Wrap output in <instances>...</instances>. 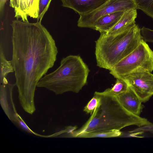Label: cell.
<instances>
[{
    "label": "cell",
    "mask_w": 153,
    "mask_h": 153,
    "mask_svg": "<svg viewBox=\"0 0 153 153\" xmlns=\"http://www.w3.org/2000/svg\"><path fill=\"white\" fill-rule=\"evenodd\" d=\"M142 102L149 100L153 96V74L147 71L134 72L122 78Z\"/></svg>",
    "instance_id": "52a82bcc"
},
{
    "label": "cell",
    "mask_w": 153,
    "mask_h": 153,
    "mask_svg": "<svg viewBox=\"0 0 153 153\" xmlns=\"http://www.w3.org/2000/svg\"><path fill=\"white\" fill-rule=\"evenodd\" d=\"M101 102V97L99 92H95L93 97L84 108V111L91 115L100 105Z\"/></svg>",
    "instance_id": "e0dca14e"
},
{
    "label": "cell",
    "mask_w": 153,
    "mask_h": 153,
    "mask_svg": "<svg viewBox=\"0 0 153 153\" xmlns=\"http://www.w3.org/2000/svg\"><path fill=\"white\" fill-rule=\"evenodd\" d=\"M116 79L115 83L113 86L101 92L102 94L117 97L127 90L129 86L127 82L123 79Z\"/></svg>",
    "instance_id": "5bb4252c"
},
{
    "label": "cell",
    "mask_w": 153,
    "mask_h": 153,
    "mask_svg": "<svg viewBox=\"0 0 153 153\" xmlns=\"http://www.w3.org/2000/svg\"><path fill=\"white\" fill-rule=\"evenodd\" d=\"M117 97L126 110L135 115L140 116L143 108L142 102L129 86L125 92Z\"/></svg>",
    "instance_id": "30bf717a"
},
{
    "label": "cell",
    "mask_w": 153,
    "mask_h": 153,
    "mask_svg": "<svg viewBox=\"0 0 153 153\" xmlns=\"http://www.w3.org/2000/svg\"><path fill=\"white\" fill-rule=\"evenodd\" d=\"M153 71V51L143 39L138 46L109 71L115 78L122 79L137 72Z\"/></svg>",
    "instance_id": "5b68a950"
},
{
    "label": "cell",
    "mask_w": 153,
    "mask_h": 153,
    "mask_svg": "<svg viewBox=\"0 0 153 153\" xmlns=\"http://www.w3.org/2000/svg\"><path fill=\"white\" fill-rule=\"evenodd\" d=\"M137 9H133L124 12L117 24L105 33L108 35H113L122 32L130 28L135 24L137 18Z\"/></svg>",
    "instance_id": "8fae6325"
},
{
    "label": "cell",
    "mask_w": 153,
    "mask_h": 153,
    "mask_svg": "<svg viewBox=\"0 0 153 153\" xmlns=\"http://www.w3.org/2000/svg\"><path fill=\"white\" fill-rule=\"evenodd\" d=\"M90 71L80 56L69 55L61 60L54 71L44 75L37 87L45 88L56 95L68 92L77 93L86 84Z\"/></svg>",
    "instance_id": "3957f363"
},
{
    "label": "cell",
    "mask_w": 153,
    "mask_h": 153,
    "mask_svg": "<svg viewBox=\"0 0 153 153\" xmlns=\"http://www.w3.org/2000/svg\"><path fill=\"white\" fill-rule=\"evenodd\" d=\"M99 92L101 98L100 105L82 127L73 132L71 134L74 137L83 132L120 130L127 126H135L139 127L151 123L145 118L128 111L117 97Z\"/></svg>",
    "instance_id": "7a4b0ae2"
},
{
    "label": "cell",
    "mask_w": 153,
    "mask_h": 153,
    "mask_svg": "<svg viewBox=\"0 0 153 153\" xmlns=\"http://www.w3.org/2000/svg\"><path fill=\"white\" fill-rule=\"evenodd\" d=\"M10 6L14 9V17L29 22L28 16L37 19L39 10V0H10Z\"/></svg>",
    "instance_id": "ba28073f"
},
{
    "label": "cell",
    "mask_w": 153,
    "mask_h": 153,
    "mask_svg": "<svg viewBox=\"0 0 153 153\" xmlns=\"http://www.w3.org/2000/svg\"><path fill=\"white\" fill-rule=\"evenodd\" d=\"M133 9H137L134 0H107L94 10L80 15L77 25L80 27L94 29L95 22L101 17L116 12H125Z\"/></svg>",
    "instance_id": "8992f818"
},
{
    "label": "cell",
    "mask_w": 153,
    "mask_h": 153,
    "mask_svg": "<svg viewBox=\"0 0 153 153\" xmlns=\"http://www.w3.org/2000/svg\"><path fill=\"white\" fill-rule=\"evenodd\" d=\"M8 0H0V12L1 14L3 12L5 4Z\"/></svg>",
    "instance_id": "7402d4cb"
},
{
    "label": "cell",
    "mask_w": 153,
    "mask_h": 153,
    "mask_svg": "<svg viewBox=\"0 0 153 153\" xmlns=\"http://www.w3.org/2000/svg\"><path fill=\"white\" fill-rule=\"evenodd\" d=\"M141 33L145 41L153 43V30L143 26L141 28Z\"/></svg>",
    "instance_id": "ffe728a7"
},
{
    "label": "cell",
    "mask_w": 153,
    "mask_h": 153,
    "mask_svg": "<svg viewBox=\"0 0 153 153\" xmlns=\"http://www.w3.org/2000/svg\"><path fill=\"white\" fill-rule=\"evenodd\" d=\"M122 134L120 130H111L97 132H83L76 136V137H113L120 136Z\"/></svg>",
    "instance_id": "9a60e30c"
},
{
    "label": "cell",
    "mask_w": 153,
    "mask_h": 153,
    "mask_svg": "<svg viewBox=\"0 0 153 153\" xmlns=\"http://www.w3.org/2000/svg\"><path fill=\"white\" fill-rule=\"evenodd\" d=\"M124 13L116 12L101 17L95 22L94 29L100 33L107 32L117 24Z\"/></svg>",
    "instance_id": "7c38bea8"
},
{
    "label": "cell",
    "mask_w": 153,
    "mask_h": 153,
    "mask_svg": "<svg viewBox=\"0 0 153 153\" xmlns=\"http://www.w3.org/2000/svg\"><path fill=\"white\" fill-rule=\"evenodd\" d=\"M129 132L134 135L146 133L153 136V123H151L141 126L137 127Z\"/></svg>",
    "instance_id": "ac0fdd59"
},
{
    "label": "cell",
    "mask_w": 153,
    "mask_h": 153,
    "mask_svg": "<svg viewBox=\"0 0 153 153\" xmlns=\"http://www.w3.org/2000/svg\"><path fill=\"white\" fill-rule=\"evenodd\" d=\"M11 60L19 101L23 110L32 114L36 109L34 97L40 80L57 59L55 40L41 21H12Z\"/></svg>",
    "instance_id": "6da1fadb"
},
{
    "label": "cell",
    "mask_w": 153,
    "mask_h": 153,
    "mask_svg": "<svg viewBox=\"0 0 153 153\" xmlns=\"http://www.w3.org/2000/svg\"><path fill=\"white\" fill-rule=\"evenodd\" d=\"M51 0H39V10L37 21H41L47 11Z\"/></svg>",
    "instance_id": "d6986e66"
},
{
    "label": "cell",
    "mask_w": 153,
    "mask_h": 153,
    "mask_svg": "<svg viewBox=\"0 0 153 153\" xmlns=\"http://www.w3.org/2000/svg\"><path fill=\"white\" fill-rule=\"evenodd\" d=\"M0 84L8 83L7 76L10 73L14 72V69L11 61H8L4 54L2 48L0 46Z\"/></svg>",
    "instance_id": "4fadbf2b"
},
{
    "label": "cell",
    "mask_w": 153,
    "mask_h": 153,
    "mask_svg": "<svg viewBox=\"0 0 153 153\" xmlns=\"http://www.w3.org/2000/svg\"><path fill=\"white\" fill-rule=\"evenodd\" d=\"M137 9L143 11L153 19V0H134Z\"/></svg>",
    "instance_id": "2e32d148"
},
{
    "label": "cell",
    "mask_w": 153,
    "mask_h": 153,
    "mask_svg": "<svg viewBox=\"0 0 153 153\" xmlns=\"http://www.w3.org/2000/svg\"><path fill=\"white\" fill-rule=\"evenodd\" d=\"M17 121L19 126L22 129L30 133H33L32 131L28 128L23 121L19 117L18 118Z\"/></svg>",
    "instance_id": "44dd1931"
},
{
    "label": "cell",
    "mask_w": 153,
    "mask_h": 153,
    "mask_svg": "<svg viewBox=\"0 0 153 153\" xmlns=\"http://www.w3.org/2000/svg\"><path fill=\"white\" fill-rule=\"evenodd\" d=\"M64 7L73 10L79 16L90 13L107 0H60Z\"/></svg>",
    "instance_id": "9c48e42d"
},
{
    "label": "cell",
    "mask_w": 153,
    "mask_h": 153,
    "mask_svg": "<svg viewBox=\"0 0 153 153\" xmlns=\"http://www.w3.org/2000/svg\"><path fill=\"white\" fill-rule=\"evenodd\" d=\"M143 39L141 28L136 24L117 34L108 35L105 33H100L95 41L97 66L110 71L132 52Z\"/></svg>",
    "instance_id": "277c9868"
}]
</instances>
